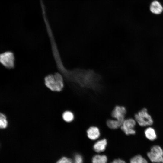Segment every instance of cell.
<instances>
[{
	"mask_svg": "<svg viewBox=\"0 0 163 163\" xmlns=\"http://www.w3.org/2000/svg\"><path fill=\"white\" fill-rule=\"evenodd\" d=\"M101 76L91 69L76 68L69 69L65 80L70 85L94 89L100 87Z\"/></svg>",
	"mask_w": 163,
	"mask_h": 163,
	"instance_id": "1",
	"label": "cell"
},
{
	"mask_svg": "<svg viewBox=\"0 0 163 163\" xmlns=\"http://www.w3.org/2000/svg\"><path fill=\"white\" fill-rule=\"evenodd\" d=\"M44 83L46 86L51 91L60 92L64 87V79L59 72L48 75L44 78Z\"/></svg>",
	"mask_w": 163,
	"mask_h": 163,
	"instance_id": "2",
	"label": "cell"
},
{
	"mask_svg": "<svg viewBox=\"0 0 163 163\" xmlns=\"http://www.w3.org/2000/svg\"><path fill=\"white\" fill-rule=\"evenodd\" d=\"M134 118L136 122L142 127L150 126L153 123V119L146 108H143L135 114Z\"/></svg>",
	"mask_w": 163,
	"mask_h": 163,
	"instance_id": "3",
	"label": "cell"
},
{
	"mask_svg": "<svg viewBox=\"0 0 163 163\" xmlns=\"http://www.w3.org/2000/svg\"><path fill=\"white\" fill-rule=\"evenodd\" d=\"M148 157L153 163H160L162 162L163 157V149L158 145H155L151 148L147 154Z\"/></svg>",
	"mask_w": 163,
	"mask_h": 163,
	"instance_id": "4",
	"label": "cell"
},
{
	"mask_svg": "<svg viewBox=\"0 0 163 163\" xmlns=\"http://www.w3.org/2000/svg\"><path fill=\"white\" fill-rule=\"evenodd\" d=\"M136 122L133 118L125 120L120 126L121 130L126 135H134L136 131L134 129Z\"/></svg>",
	"mask_w": 163,
	"mask_h": 163,
	"instance_id": "5",
	"label": "cell"
},
{
	"mask_svg": "<svg viewBox=\"0 0 163 163\" xmlns=\"http://www.w3.org/2000/svg\"><path fill=\"white\" fill-rule=\"evenodd\" d=\"M14 57L11 52H7L0 54V62L5 67L12 68L14 67Z\"/></svg>",
	"mask_w": 163,
	"mask_h": 163,
	"instance_id": "6",
	"label": "cell"
},
{
	"mask_svg": "<svg viewBox=\"0 0 163 163\" xmlns=\"http://www.w3.org/2000/svg\"><path fill=\"white\" fill-rule=\"evenodd\" d=\"M126 110L123 106H117L115 107L112 113L113 117L115 119L122 124L125 120V117L126 113Z\"/></svg>",
	"mask_w": 163,
	"mask_h": 163,
	"instance_id": "7",
	"label": "cell"
},
{
	"mask_svg": "<svg viewBox=\"0 0 163 163\" xmlns=\"http://www.w3.org/2000/svg\"><path fill=\"white\" fill-rule=\"evenodd\" d=\"M150 9L152 13L156 14H159L163 11V7L159 2L155 0L151 3Z\"/></svg>",
	"mask_w": 163,
	"mask_h": 163,
	"instance_id": "8",
	"label": "cell"
},
{
	"mask_svg": "<svg viewBox=\"0 0 163 163\" xmlns=\"http://www.w3.org/2000/svg\"><path fill=\"white\" fill-rule=\"evenodd\" d=\"M88 138L92 140H95L100 136V132L98 128L95 126H91L89 128L87 131Z\"/></svg>",
	"mask_w": 163,
	"mask_h": 163,
	"instance_id": "9",
	"label": "cell"
},
{
	"mask_svg": "<svg viewBox=\"0 0 163 163\" xmlns=\"http://www.w3.org/2000/svg\"><path fill=\"white\" fill-rule=\"evenodd\" d=\"M107 144V141L105 139L97 141L94 145V150L96 152H101L105 150Z\"/></svg>",
	"mask_w": 163,
	"mask_h": 163,
	"instance_id": "10",
	"label": "cell"
},
{
	"mask_svg": "<svg viewBox=\"0 0 163 163\" xmlns=\"http://www.w3.org/2000/svg\"><path fill=\"white\" fill-rule=\"evenodd\" d=\"M144 135L148 140L153 141L157 138V135L155 129L151 127L147 128L145 130Z\"/></svg>",
	"mask_w": 163,
	"mask_h": 163,
	"instance_id": "11",
	"label": "cell"
},
{
	"mask_svg": "<svg viewBox=\"0 0 163 163\" xmlns=\"http://www.w3.org/2000/svg\"><path fill=\"white\" fill-rule=\"evenodd\" d=\"M107 158L104 155H96L92 159V163H107Z\"/></svg>",
	"mask_w": 163,
	"mask_h": 163,
	"instance_id": "12",
	"label": "cell"
},
{
	"mask_svg": "<svg viewBox=\"0 0 163 163\" xmlns=\"http://www.w3.org/2000/svg\"><path fill=\"white\" fill-rule=\"evenodd\" d=\"M107 126L112 129H116L120 127L122 123L116 120L109 119L107 122Z\"/></svg>",
	"mask_w": 163,
	"mask_h": 163,
	"instance_id": "13",
	"label": "cell"
},
{
	"mask_svg": "<svg viewBox=\"0 0 163 163\" xmlns=\"http://www.w3.org/2000/svg\"><path fill=\"white\" fill-rule=\"evenodd\" d=\"M62 118L65 122L68 123L70 122L73 120L74 115L71 111H66L63 113Z\"/></svg>",
	"mask_w": 163,
	"mask_h": 163,
	"instance_id": "14",
	"label": "cell"
},
{
	"mask_svg": "<svg viewBox=\"0 0 163 163\" xmlns=\"http://www.w3.org/2000/svg\"><path fill=\"white\" fill-rule=\"evenodd\" d=\"M130 163H148L147 160L140 155H137L132 158Z\"/></svg>",
	"mask_w": 163,
	"mask_h": 163,
	"instance_id": "15",
	"label": "cell"
},
{
	"mask_svg": "<svg viewBox=\"0 0 163 163\" xmlns=\"http://www.w3.org/2000/svg\"><path fill=\"white\" fill-rule=\"evenodd\" d=\"M8 124V122L5 116L0 113V129L5 128Z\"/></svg>",
	"mask_w": 163,
	"mask_h": 163,
	"instance_id": "16",
	"label": "cell"
},
{
	"mask_svg": "<svg viewBox=\"0 0 163 163\" xmlns=\"http://www.w3.org/2000/svg\"><path fill=\"white\" fill-rule=\"evenodd\" d=\"M56 163H73V162L71 159L63 157L59 160Z\"/></svg>",
	"mask_w": 163,
	"mask_h": 163,
	"instance_id": "17",
	"label": "cell"
},
{
	"mask_svg": "<svg viewBox=\"0 0 163 163\" xmlns=\"http://www.w3.org/2000/svg\"><path fill=\"white\" fill-rule=\"evenodd\" d=\"M83 160L82 157L79 154L75 155L74 159V163H83Z\"/></svg>",
	"mask_w": 163,
	"mask_h": 163,
	"instance_id": "18",
	"label": "cell"
},
{
	"mask_svg": "<svg viewBox=\"0 0 163 163\" xmlns=\"http://www.w3.org/2000/svg\"><path fill=\"white\" fill-rule=\"evenodd\" d=\"M111 163H126L124 161L120 159L114 160Z\"/></svg>",
	"mask_w": 163,
	"mask_h": 163,
	"instance_id": "19",
	"label": "cell"
},
{
	"mask_svg": "<svg viewBox=\"0 0 163 163\" xmlns=\"http://www.w3.org/2000/svg\"><path fill=\"white\" fill-rule=\"evenodd\" d=\"M161 162H162V163H163V158H162V161Z\"/></svg>",
	"mask_w": 163,
	"mask_h": 163,
	"instance_id": "20",
	"label": "cell"
}]
</instances>
